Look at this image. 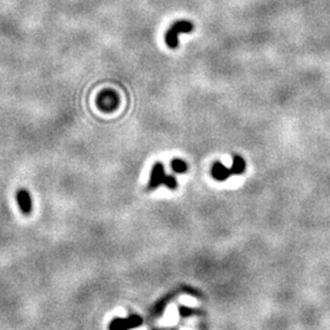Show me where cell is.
Listing matches in <instances>:
<instances>
[{
	"instance_id": "6da1fadb",
	"label": "cell",
	"mask_w": 330,
	"mask_h": 330,
	"mask_svg": "<svg viewBox=\"0 0 330 330\" xmlns=\"http://www.w3.org/2000/svg\"><path fill=\"white\" fill-rule=\"evenodd\" d=\"M193 31L192 22L186 20L176 21L171 25V27L165 33V43L169 48L176 49L179 47L180 33H190Z\"/></svg>"
},
{
	"instance_id": "7a4b0ae2",
	"label": "cell",
	"mask_w": 330,
	"mask_h": 330,
	"mask_svg": "<svg viewBox=\"0 0 330 330\" xmlns=\"http://www.w3.org/2000/svg\"><path fill=\"white\" fill-rule=\"evenodd\" d=\"M97 105L102 112H113V110L117 109L119 105L118 94L112 90H105L100 92L99 96L97 97Z\"/></svg>"
},
{
	"instance_id": "3957f363",
	"label": "cell",
	"mask_w": 330,
	"mask_h": 330,
	"mask_svg": "<svg viewBox=\"0 0 330 330\" xmlns=\"http://www.w3.org/2000/svg\"><path fill=\"white\" fill-rule=\"evenodd\" d=\"M143 319L137 314H132L129 318H114L109 324V330H131L142 325Z\"/></svg>"
},
{
	"instance_id": "277c9868",
	"label": "cell",
	"mask_w": 330,
	"mask_h": 330,
	"mask_svg": "<svg viewBox=\"0 0 330 330\" xmlns=\"http://www.w3.org/2000/svg\"><path fill=\"white\" fill-rule=\"evenodd\" d=\"M16 201L19 204V208L21 213L25 215H29L32 213V208H33V203H32L31 193H29L26 189H19L16 192Z\"/></svg>"
},
{
	"instance_id": "5b68a950",
	"label": "cell",
	"mask_w": 330,
	"mask_h": 330,
	"mask_svg": "<svg viewBox=\"0 0 330 330\" xmlns=\"http://www.w3.org/2000/svg\"><path fill=\"white\" fill-rule=\"evenodd\" d=\"M165 179V171H164V165L162 163H156L153 165V169H152L151 172V180H150V185L148 187L150 189H157V187L162 185L164 182Z\"/></svg>"
},
{
	"instance_id": "8992f818",
	"label": "cell",
	"mask_w": 330,
	"mask_h": 330,
	"mask_svg": "<svg viewBox=\"0 0 330 330\" xmlns=\"http://www.w3.org/2000/svg\"><path fill=\"white\" fill-rule=\"evenodd\" d=\"M231 175L230 169H228L220 162H215L212 166V176L218 181H225Z\"/></svg>"
},
{
	"instance_id": "52a82bcc",
	"label": "cell",
	"mask_w": 330,
	"mask_h": 330,
	"mask_svg": "<svg viewBox=\"0 0 330 330\" xmlns=\"http://www.w3.org/2000/svg\"><path fill=\"white\" fill-rule=\"evenodd\" d=\"M246 170V162L243 158H241L240 156H234L233 158V165H231V174L241 175L243 171Z\"/></svg>"
},
{
	"instance_id": "ba28073f",
	"label": "cell",
	"mask_w": 330,
	"mask_h": 330,
	"mask_svg": "<svg viewBox=\"0 0 330 330\" xmlns=\"http://www.w3.org/2000/svg\"><path fill=\"white\" fill-rule=\"evenodd\" d=\"M171 169L172 171L177 172V174H184L189 169V165L186 164V162H184L182 159H172L171 160Z\"/></svg>"
},
{
	"instance_id": "9c48e42d",
	"label": "cell",
	"mask_w": 330,
	"mask_h": 330,
	"mask_svg": "<svg viewBox=\"0 0 330 330\" xmlns=\"http://www.w3.org/2000/svg\"><path fill=\"white\" fill-rule=\"evenodd\" d=\"M163 184H164L166 187H169V189H171V190L176 189V187H177V181L174 176H171V175H166L165 179H164V182H163Z\"/></svg>"
},
{
	"instance_id": "30bf717a",
	"label": "cell",
	"mask_w": 330,
	"mask_h": 330,
	"mask_svg": "<svg viewBox=\"0 0 330 330\" xmlns=\"http://www.w3.org/2000/svg\"><path fill=\"white\" fill-rule=\"evenodd\" d=\"M180 314H181V317H187V316H190V314L192 313V310L191 308H189V307H185V306H180Z\"/></svg>"
}]
</instances>
